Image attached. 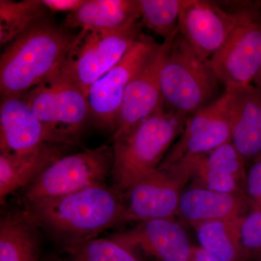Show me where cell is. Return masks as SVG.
Masks as SVG:
<instances>
[{"label": "cell", "instance_id": "1", "mask_svg": "<svg viewBox=\"0 0 261 261\" xmlns=\"http://www.w3.org/2000/svg\"><path fill=\"white\" fill-rule=\"evenodd\" d=\"M23 208L40 229L65 249L118 226L124 200L116 187L104 185L25 202Z\"/></svg>", "mask_w": 261, "mask_h": 261}, {"label": "cell", "instance_id": "2", "mask_svg": "<svg viewBox=\"0 0 261 261\" xmlns=\"http://www.w3.org/2000/svg\"><path fill=\"white\" fill-rule=\"evenodd\" d=\"M76 38L45 16L10 43L0 58L1 99L21 97L42 83L63 61Z\"/></svg>", "mask_w": 261, "mask_h": 261}, {"label": "cell", "instance_id": "3", "mask_svg": "<svg viewBox=\"0 0 261 261\" xmlns=\"http://www.w3.org/2000/svg\"><path fill=\"white\" fill-rule=\"evenodd\" d=\"M188 117L163 108L113 140V186L123 193L157 170L181 136Z\"/></svg>", "mask_w": 261, "mask_h": 261}, {"label": "cell", "instance_id": "4", "mask_svg": "<svg viewBox=\"0 0 261 261\" xmlns=\"http://www.w3.org/2000/svg\"><path fill=\"white\" fill-rule=\"evenodd\" d=\"M140 21L107 30H82L49 76L73 84L88 97L92 86L121 61L142 33Z\"/></svg>", "mask_w": 261, "mask_h": 261}, {"label": "cell", "instance_id": "5", "mask_svg": "<svg viewBox=\"0 0 261 261\" xmlns=\"http://www.w3.org/2000/svg\"><path fill=\"white\" fill-rule=\"evenodd\" d=\"M219 83L210 60H201L178 32L161 72L165 109L190 116L211 104Z\"/></svg>", "mask_w": 261, "mask_h": 261}, {"label": "cell", "instance_id": "6", "mask_svg": "<svg viewBox=\"0 0 261 261\" xmlns=\"http://www.w3.org/2000/svg\"><path fill=\"white\" fill-rule=\"evenodd\" d=\"M231 142L227 97L224 92L214 102L190 115L185 129L168 150L159 169L185 185L196 163L215 149Z\"/></svg>", "mask_w": 261, "mask_h": 261}, {"label": "cell", "instance_id": "7", "mask_svg": "<svg viewBox=\"0 0 261 261\" xmlns=\"http://www.w3.org/2000/svg\"><path fill=\"white\" fill-rule=\"evenodd\" d=\"M22 99L42 123L53 143H78L90 113L88 97L69 82L49 76L23 94Z\"/></svg>", "mask_w": 261, "mask_h": 261}, {"label": "cell", "instance_id": "8", "mask_svg": "<svg viewBox=\"0 0 261 261\" xmlns=\"http://www.w3.org/2000/svg\"><path fill=\"white\" fill-rule=\"evenodd\" d=\"M113 167V147L109 145L63 156L23 189V203L106 185Z\"/></svg>", "mask_w": 261, "mask_h": 261}, {"label": "cell", "instance_id": "9", "mask_svg": "<svg viewBox=\"0 0 261 261\" xmlns=\"http://www.w3.org/2000/svg\"><path fill=\"white\" fill-rule=\"evenodd\" d=\"M243 5V15L222 47L211 57L219 83L252 84L261 68V8Z\"/></svg>", "mask_w": 261, "mask_h": 261}, {"label": "cell", "instance_id": "10", "mask_svg": "<svg viewBox=\"0 0 261 261\" xmlns=\"http://www.w3.org/2000/svg\"><path fill=\"white\" fill-rule=\"evenodd\" d=\"M158 42L141 33L116 65L92 86L88 94L90 119L100 129L114 134L127 86Z\"/></svg>", "mask_w": 261, "mask_h": 261}, {"label": "cell", "instance_id": "11", "mask_svg": "<svg viewBox=\"0 0 261 261\" xmlns=\"http://www.w3.org/2000/svg\"><path fill=\"white\" fill-rule=\"evenodd\" d=\"M178 27L163 43H158L142 62L127 86L113 140L129 132L137 123L164 108L161 78L163 65Z\"/></svg>", "mask_w": 261, "mask_h": 261}, {"label": "cell", "instance_id": "12", "mask_svg": "<svg viewBox=\"0 0 261 261\" xmlns=\"http://www.w3.org/2000/svg\"><path fill=\"white\" fill-rule=\"evenodd\" d=\"M243 5L225 9L220 3L185 0L178 22V32L202 61L210 60L237 27Z\"/></svg>", "mask_w": 261, "mask_h": 261}, {"label": "cell", "instance_id": "13", "mask_svg": "<svg viewBox=\"0 0 261 261\" xmlns=\"http://www.w3.org/2000/svg\"><path fill=\"white\" fill-rule=\"evenodd\" d=\"M183 184L158 168L123 192L124 211L119 225L158 219H173L178 214Z\"/></svg>", "mask_w": 261, "mask_h": 261}, {"label": "cell", "instance_id": "14", "mask_svg": "<svg viewBox=\"0 0 261 261\" xmlns=\"http://www.w3.org/2000/svg\"><path fill=\"white\" fill-rule=\"evenodd\" d=\"M109 238L139 258L143 255L156 261H188L193 247L185 230L173 219L142 221Z\"/></svg>", "mask_w": 261, "mask_h": 261}, {"label": "cell", "instance_id": "15", "mask_svg": "<svg viewBox=\"0 0 261 261\" xmlns=\"http://www.w3.org/2000/svg\"><path fill=\"white\" fill-rule=\"evenodd\" d=\"M231 142L245 162L261 154V89L254 84L225 87Z\"/></svg>", "mask_w": 261, "mask_h": 261}, {"label": "cell", "instance_id": "16", "mask_svg": "<svg viewBox=\"0 0 261 261\" xmlns=\"http://www.w3.org/2000/svg\"><path fill=\"white\" fill-rule=\"evenodd\" d=\"M48 143L53 142L47 130L21 97L1 99L0 154L22 157Z\"/></svg>", "mask_w": 261, "mask_h": 261}, {"label": "cell", "instance_id": "17", "mask_svg": "<svg viewBox=\"0 0 261 261\" xmlns=\"http://www.w3.org/2000/svg\"><path fill=\"white\" fill-rule=\"evenodd\" d=\"M245 196L195 187L182 192L178 214L194 228L204 223L243 217Z\"/></svg>", "mask_w": 261, "mask_h": 261}, {"label": "cell", "instance_id": "18", "mask_svg": "<svg viewBox=\"0 0 261 261\" xmlns=\"http://www.w3.org/2000/svg\"><path fill=\"white\" fill-rule=\"evenodd\" d=\"M245 164L232 142H228L199 160L194 166L192 176L198 178L199 187L245 196Z\"/></svg>", "mask_w": 261, "mask_h": 261}, {"label": "cell", "instance_id": "19", "mask_svg": "<svg viewBox=\"0 0 261 261\" xmlns=\"http://www.w3.org/2000/svg\"><path fill=\"white\" fill-rule=\"evenodd\" d=\"M69 146L48 143L34 153L22 157L0 154V202L37 179L46 168L65 155Z\"/></svg>", "mask_w": 261, "mask_h": 261}, {"label": "cell", "instance_id": "20", "mask_svg": "<svg viewBox=\"0 0 261 261\" xmlns=\"http://www.w3.org/2000/svg\"><path fill=\"white\" fill-rule=\"evenodd\" d=\"M140 18V0H87L80 9L66 15L63 25L70 31L107 30Z\"/></svg>", "mask_w": 261, "mask_h": 261}, {"label": "cell", "instance_id": "21", "mask_svg": "<svg viewBox=\"0 0 261 261\" xmlns=\"http://www.w3.org/2000/svg\"><path fill=\"white\" fill-rule=\"evenodd\" d=\"M25 209L12 211L0 220V261H38L40 234Z\"/></svg>", "mask_w": 261, "mask_h": 261}, {"label": "cell", "instance_id": "22", "mask_svg": "<svg viewBox=\"0 0 261 261\" xmlns=\"http://www.w3.org/2000/svg\"><path fill=\"white\" fill-rule=\"evenodd\" d=\"M242 219L210 221L196 226L200 247L221 261H244L240 238Z\"/></svg>", "mask_w": 261, "mask_h": 261}, {"label": "cell", "instance_id": "23", "mask_svg": "<svg viewBox=\"0 0 261 261\" xmlns=\"http://www.w3.org/2000/svg\"><path fill=\"white\" fill-rule=\"evenodd\" d=\"M42 0H0V44L8 45L46 16Z\"/></svg>", "mask_w": 261, "mask_h": 261}, {"label": "cell", "instance_id": "24", "mask_svg": "<svg viewBox=\"0 0 261 261\" xmlns=\"http://www.w3.org/2000/svg\"><path fill=\"white\" fill-rule=\"evenodd\" d=\"M185 0H140V23L163 39L172 35L178 27Z\"/></svg>", "mask_w": 261, "mask_h": 261}, {"label": "cell", "instance_id": "25", "mask_svg": "<svg viewBox=\"0 0 261 261\" xmlns=\"http://www.w3.org/2000/svg\"><path fill=\"white\" fill-rule=\"evenodd\" d=\"M66 261H142L112 239L95 238L66 247Z\"/></svg>", "mask_w": 261, "mask_h": 261}, {"label": "cell", "instance_id": "26", "mask_svg": "<svg viewBox=\"0 0 261 261\" xmlns=\"http://www.w3.org/2000/svg\"><path fill=\"white\" fill-rule=\"evenodd\" d=\"M244 261H261V210H251L240 223Z\"/></svg>", "mask_w": 261, "mask_h": 261}, {"label": "cell", "instance_id": "27", "mask_svg": "<svg viewBox=\"0 0 261 261\" xmlns=\"http://www.w3.org/2000/svg\"><path fill=\"white\" fill-rule=\"evenodd\" d=\"M244 194L251 210H261V154L252 161L247 171Z\"/></svg>", "mask_w": 261, "mask_h": 261}, {"label": "cell", "instance_id": "28", "mask_svg": "<svg viewBox=\"0 0 261 261\" xmlns=\"http://www.w3.org/2000/svg\"><path fill=\"white\" fill-rule=\"evenodd\" d=\"M87 0H42L43 4L49 11L73 13L80 9Z\"/></svg>", "mask_w": 261, "mask_h": 261}, {"label": "cell", "instance_id": "29", "mask_svg": "<svg viewBox=\"0 0 261 261\" xmlns=\"http://www.w3.org/2000/svg\"><path fill=\"white\" fill-rule=\"evenodd\" d=\"M188 261H221L210 252L199 247H192V253Z\"/></svg>", "mask_w": 261, "mask_h": 261}, {"label": "cell", "instance_id": "30", "mask_svg": "<svg viewBox=\"0 0 261 261\" xmlns=\"http://www.w3.org/2000/svg\"><path fill=\"white\" fill-rule=\"evenodd\" d=\"M254 85L256 86L258 88L261 89V68L260 72H259L258 75L255 79V82H254Z\"/></svg>", "mask_w": 261, "mask_h": 261}, {"label": "cell", "instance_id": "31", "mask_svg": "<svg viewBox=\"0 0 261 261\" xmlns=\"http://www.w3.org/2000/svg\"><path fill=\"white\" fill-rule=\"evenodd\" d=\"M61 261H66V260H61Z\"/></svg>", "mask_w": 261, "mask_h": 261}]
</instances>
